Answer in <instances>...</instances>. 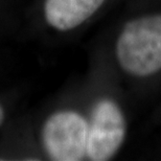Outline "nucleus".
Returning a JSON list of instances; mask_svg holds the SVG:
<instances>
[{
  "label": "nucleus",
  "instance_id": "obj_2",
  "mask_svg": "<svg viewBox=\"0 0 161 161\" xmlns=\"http://www.w3.org/2000/svg\"><path fill=\"white\" fill-rule=\"evenodd\" d=\"M88 122L72 110L51 114L42 128V143L51 160L79 161L86 156Z\"/></svg>",
  "mask_w": 161,
  "mask_h": 161
},
{
  "label": "nucleus",
  "instance_id": "obj_3",
  "mask_svg": "<svg viewBox=\"0 0 161 161\" xmlns=\"http://www.w3.org/2000/svg\"><path fill=\"white\" fill-rule=\"evenodd\" d=\"M125 119L120 108L111 99L96 103L88 122L86 156L92 161H106L120 149L125 137Z\"/></svg>",
  "mask_w": 161,
  "mask_h": 161
},
{
  "label": "nucleus",
  "instance_id": "obj_4",
  "mask_svg": "<svg viewBox=\"0 0 161 161\" xmlns=\"http://www.w3.org/2000/svg\"><path fill=\"white\" fill-rule=\"evenodd\" d=\"M104 2L105 0H46L44 16L51 27L66 31L88 20Z\"/></svg>",
  "mask_w": 161,
  "mask_h": 161
},
{
  "label": "nucleus",
  "instance_id": "obj_5",
  "mask_svg": "<svg viewBox=\"0 0 161 161\" xmlns=\"http://www.w3.org/2000/svg\"><path fill=\"white\" fill-rule=\"evenodd\" d=\"M3 120H4V110H3L2 106L0 105V127H1Z\"/></svg>",
  "mask_w": 161,
  "mask_h": 161
},
{
  "label": "nucleus",
  "instance_id": "obj_1",
  "mask_svg": "<svg viewBox=\"0 0 161 161\" xmlns=\"http://www.w3.org/2000/svg\"><path fill=\"white\" fill-rule=\"evenodd\" d=\"M116 58L125 72L138 78L161 70V15L129 21L117 39Z\"/></svg>",
  "mask_w": 161,
  "mask_h": 161
}]
</instances>
